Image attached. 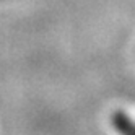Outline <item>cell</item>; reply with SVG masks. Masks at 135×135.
<instances>
[{
    "instance_id": "6da1fadb",
    "label": "cell",
    "mask_w": 135,
    "mask_h": 135,
    "mask_svg": "<svg viewBox=\"0 0 135 135\" xmlns=\"http://www.w3.org/2000/svg\"><path fill=\"white\" fill-rule=\"evenodd\" d=\"M112 124L120 135H135V124L124 112L112 114Z\"/></svg>"
}]
</instances>
